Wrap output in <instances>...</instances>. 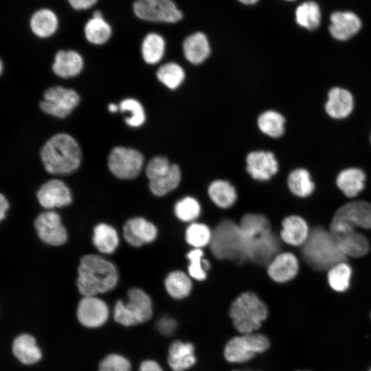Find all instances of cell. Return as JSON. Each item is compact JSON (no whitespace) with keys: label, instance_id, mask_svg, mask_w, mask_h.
Masks as SVG:
<instances>
[{"label":"cell","instance_id":"cell-1","mask_svg":"<svg viewBox=\"0 0 371 371\" xmlns=\"http://www.w3.org/2000/svg\"><path fill=\"white\" fill-rule=\"evenodd\" d=\"M118 280V271L112 262L96 254L81 257L76 285L83 296L109 292L116 286Z\"/></svg>","mask_w":371,"mask_h":371},{"label":"cell","instance_id":"cell-2","mask_svg":"<svg viewBox=\"0 0 371 371\" xmlns=\"http://www.w3.org/2000/svg\"><path fill=\"white\" fill-rule=\"evenodd\" d=\"M40 154L45 170L53 175H69L81 164L80 148L76 139L67 133L52 136L43 146Z\"/></svg>","mask_w":371,"mask_h":371},{"label":"cell","instance_id":"cell-3","mask_svg":"<svg viewBox=\"0 0 371 371\" xmlns=\"http://www.w3.org/2000/svg\"><path fill=\"white\" fill-rule=\"evenodd\" d=\"M302 256L311 267L319 271L329 269L346 259L330 231L321 227L310 232L302 245Z\"/></svg>","mask_w":371,"mask_h":371},{"label":"cell","instance_id":"cell-4","mask_svg":"<svg viewBox=\"0 0 371 371\" xmlns=\"http://www.w3.org/2000/svg\"><path fill=\"white\" fill-rule=\"evenodd\" d=\"M210 246L217 258H227L237 262L247 259L246 237L240 226L230 220L223 221L216 227Z\"/></svg>","mask_w":371,"mask_h":371},{"label":"cell","instance_id":"cell-5","mask_svg":"<svg viewBox=\"0 0 371 371\" xmlns=\"http://www.w3.org/2000/svg\"><path fill=\"white\" fill-rule=\"evenodd\" d=\"M229 315L238 332L250 333L258 330L267 319L268 308L256 294L245 292L232 303Z\"/></svg>","mask_w":371,"mask_h":371},{"label":"cell","instance_id":"cell-6","mask_svg":"<svg viewBox=\"0 0 371 371\" xmlns=\"http://www.w3.org/2000/svg\"><path fill=\"white\" fill-rule=\"evenodd\" d=\"M127 302L117 300L113 308L114 320L124 326H131L149 320L153 315V304L149 295L139 288L130 289Z\"/></svg>","mask_w":371,"mask_h":371},{"label":"cell","instance_id":"cell-7","mask_svg":"<svg viewBox=\"0 0 371 371\" xmlns=\"http://www.w3.org/2000/svg\"><path fill=\"white\" fill-rule=\"evenodd\" d=\"M132 10L137 19L146 22L177 23L183 19L175 0H133Z\"/></svg>","mask_w":371,"mask_h":371},{"label":"cell","instance_id":"cell-8","mask_svg":"<svg viewBox=\"0 0 371 371\" xmlns=\"http://www.w3.org/2000/svg\"><path fill=\"white\" fill-rule=\"evenodd\" d=\"M269 345L268 338L262 334L245 333L233 337L227 343L224 356L230 363H243L267 350Z\"/></svg>","mask_w":371,"mask_h":371},{"label":"cell","instance_id":"cell-9","mask_svg":"<svg viewBox=\"0 0 371 371\" xmlns=\"http://www.w3.org/2000/svg\"><path fill=\"white\" fill-rule=\"evenodd\" d=\"M107 164L109 170L117 178L132 179L139 175L144 157L135 149L117 146L110 153Z\"/></svg>","mask_w":371,"mask_h":371},{"label":"cell","instance_id":"cell-10","mask_svg":"<svg viewBox=\"0 0 371 371\" xmlns=\"http://www.w3.org/2000/svg\"><path fill=\"white\" fill-rule=\"evenodd\" d=\"M43 97L44 100L39 104L41 109L59 118L68 116L80 102V97L74 90L60 86L48 88Z\"/></svg>","mask_w":371,"mask_h":371},{"label":"cell","instance_id":"cell-11","mask_svg":"<svg viewBox=\"0 0 371 371\" xmlns=\"http://www.w3.org/2000/svg\"><path fill=\"white\" fill-rule=\"evenodd\" d=\"M39 239L45 244L60 246L67 240V232L60 215L53 210L40 213L34 221Z\"/></svg>","mask_w":371,"mask_h":371},{"label":"cell","instance_id":"cell-12","mask_svg":"<svg viewBox=\"0 0 371 371\" xmlns=\"http://www.w3.org/2000/svg\"><path fill=\"white\" fill-rule=\"evenodd\" d=\"M330 231L346 256L361 257L369 251L368 240L355 228L346 224L331 222Z\"/></svg>","mask_w":371,"mask_h":371},{"label":"cell","instance_id":"cell-13","mask_svg":"<svg viewBox=\"0 0 371 371\" xmlns=\"http://www.w3.org/2000/svg\"><path fill=\"white\" fill-rule=\"evenodd\" d=\"M76 315L79 322L87 328H98L108 319L106 303L97 295L83 296L78 304Z\"/></svg>","mask_w":371,"mask_h":371},{"label":"cell","instance_id":"cell-14","mask_svg":"<svg viewBox=\"0 0 371 371\" xmlns=\"http://www.w3.org/2000/svg\"><path fill=\"white\" fill-rule=\"evenodd\" d=\"M39 204L47 210L69 205L72 195L68 186L61 180L50 179L41 186L36 194Z\"/></svg>","mask_w":371,"mask_h":371},{"label":"cell","instance_id":"cell-15","mask_svg":"<svg viewBox=\"0 0 371 371\" xmlns=\"http://www.w3.org/2000/svg\"><path fill=\"white\" fill-rule=\"evenodd\" d=\"M331 222L346 224L351 227L371 229V203L357 201L340 207Z\"/></svg>","mask_w":371,"mask_h":371},{"label":"cell","instance_id":"cell-16","mask_svg":"<svg viewBox=\"0 0 371 371\" xmlns=\"http://www.w3.org/2000/svg\"><path fill=\"white\" fill-rule=\"evenodd\" d=\"M122 231L125 241L135 247L153 242L157 235L155 225L142 217L128 219L123 225Z\"/></svg>","mask_w":371,"mask_h":371},{"label":"cell","instance_id":"cell-17","mask_svg":"<svg viewBox=\"0 0 371 371\" xmlns=\"http://www.w3.org/2000/svg\"><path fill=\"white\" fill-rule=\"evenodd\" d=\"M329 32L339 41H346L355 35L361 27L360 18L351 11H337L330 16Z\"/></svg>","mask_w":371,"mask_h":371},{"label":"cell","instance_id":"cell-18","mask_svg":"<svg viewBox=\"0 0 371 371\" xmlns=\"http://www.w3.org/2000/svg\"><path fill=\"white\" fill-rule=\"evenodd\" d=\"M246 161L247 172L256 180H268L278 170V161L271 152H251L247 155Z\"/></svg>","mask_w":371,"mask_h":371},{"label":"cell","instance_id":"cell-19","mask_svg":"<svg viewBox=\"0 0 371 371\" xmlns=\"http://www.w3.org/2000/svg\"><path fill=\"white\" fill-rule=\"evenodd\" d=\"M299 269L296 256L289 252L277 254L269 263L267 272L271 279L285 282L295 277Z\"/></svg>","mask_w":371,"mask_h":371},{"label":"cell","instance_id":"cell-20","mask_svg":"<svg viewBox=\"0 0 371 371\" xmlns=\"http://www.w3.org/2000/svg\"><path fill=\"white\" fill-rule=\"evenodd\" d=\"M83 67L81 55L74 50H60L52 65L54 73L60 78H68L77 76Z\"/></svg>","mask_w":371,"mask_h":371},{"label":"cell","instance_id":"cell-21","mask_svg":"<svg viewBox=\"0 0 371 371\" xmlns=\"http://www.w3.org/2000/svg\"><path fill=\"white\" fill-rule=\"evenodd\" d=\"M58 17L56 12L47 8L36 10L30 16V27L36 36L45 38L52 36L58 27Z\"/></svg>","mask_w":371,"mask_h":371},{"label":"cell","instance_id":"cell-22","mask_svg":"<svg viewBox=\"0 0 371 371\" xmlns=\"http://www.w3.org/2000/svg\"><path fill=\"white\" fill-rule=\"evenodd\" d=\"M282 225L281 238L290 245H303L310 234L306 222L303 218L297 215L286 217Z\"/></svg>","mask_w":371,"mask_h":371},{"label":"cell","instance_id":"cell-23","mask_svg":"<svg viewBox=\"0 0 371 371\" xmlns=\"http://www.w3.org/2000/svg\"><path fill=\"white\" fill-rule=\"evenodd\" d=\"M12 350L14 357L25 365H32L38 362L42 352L35 338L31 335L23 333L14 339Z\"/></svg>","mask_w":371,"mask_h":371},{"label":"cell","instance_id":"cell-24","mask_svg":"<svg viewBox=\"0 0 371 371\" xmlns=\"http://www.w3.org/2000/svg\"><path fill=\"white\" fill-rule=\"evenodd\" d=\"M168 363L172 371H185L196 363L194 348L190 342L175 341L168 350Z\"/></svg>","mask_w":371,"mask_h":371},{"label":"cell","instance_id":"cell-25","mask_svg":"<svg viewBox=\"0 0 371 371\" xmlns=\"http://www.w3.org/2000/svg\"><path fill=\"white\" fill-rule=\"evenodd\" d=\"M353 105L352 95L348 90L335 87L328 93L325 109L330 117L341 119L352 112Z\"/></svg>","mask_w":371,"mask_h":371},{"label":"cell","instance_id":"cell-26","mask_svg":"<svg viewBox=\"0 0 371 371\" xmlns=\"http://www.w3.org/2000/svg\"><path fill=\"white\" fill-rule=\"evenodd\" d=\"M84 34L86 39L93 45H103L111 36L112 28L105 19L103 13L95 10L91 17L87 21L84 27Z\"/></svg>","mask_w":371,"mask_h":371},{"label":"cell","instance_id":"cell-27","mask_svg":"<svg viewBox=\"0 0 371 371\" xmlns=\"http://www.w3.org/2000/svg\"><path fill=\"white\" fill-rule=\"evenodd\" d=\"M183 52L186 58L191 63H201L210 54L207 36L201 32H196L189 35L183 41Z\"/></svg>","mask_w":371,"mask_h":371},{"label":"cell","instance_id":"cell-28","mask_svg":"<svg viewBox=\"0 0 371 371\" xmlns=\"http://www.w3.org/2000/svg\"><path fill=\"white\" fill-rule=\"evenodd\" d=\"M92 241L99 252L103 254H111L116 250L119 245V236L113 226L105 223H100L93 228Z\"/></svg>","mask_w":371,"mask_h":371},{"label":"cell","instance_id":"cell-29","mask_svg":"<svg viewBox=\"0 0 371 371\" xmlns=\"http://www.w3.org/2000/svg\"><path fill=\"white\" fill-rule=\"evenodd\" d=\"M366 175L360 169L350 168L342 170L337 176L338 188L347 197L356 196L364 188Z\"/></svg>","mask_w":371,"mask_h":371},{"label":"cell","instance_id":"cell-30","mask_svg":"<svg viewBox=\"0 0 371 371\" xmlns=\"http://www.w3.org/2000/svg\"><path fill=\"white\" fill-rule=\"evenodd\" d=\"M296 23L301 27L314 30L321 21V11L318 4L313 1H305L299 5L295 12Z\"/></svg>","mask_w":371,"mask_h":371},{"label":"cell","instance_id":"cell-31","mask_svg":"<svg viewBox=\"0 0 371 371\" xmlns=\"http://www.w3.org/2000/svg\"><path fill=\"white\" fill-rule=\"evenodd\" d=\"M166 42L164 37L150 32L145 36L142 43V54L144 60L148 64H156L164 55Z\"/></svg>","mask_w":371,"mask_h":371},{"label":"cell","instance_id":"cell-32","mask_svg":"<svg viewBox=\"0 0 371 371\" xmlns=\"http://www.w3.org/2000/svg\"><path fill=\"white\" fill-rule=\"evenodd\" d=\"M208 193L214 203L223 208L232 206L237 197L235 188L224 180L213 181L209 186Z\"/></svg>","mask_w":371,"mask_h":371},{"label":"cell","instance_id":"cell-33","mask_svg":"<svg viewBox=\"0 0 371 371\" xmlns=\"http://www.w3.org/2000/svg\"><path fill=\"white\" fill-rule=\"evenodd\" d=\"M287 183L291 192L302 198L310 196L315 189V184L310 173L304 168L292 171L288 177Z\"/></svg>","mask_w":371,"mask_h":371},{"label":"cell","instance_id":"cell-34","mask_svg":"<svg viewBox=\"0 0 371 371\" xmlns=\"http://www.w3.org/2000/svg\"><path fill=\"white\" fill-rule=\"evenodd\" d=\"M181 181V171L177 165L172 164L165 175L149 181V188L156 196H164L176 188Z\"/></svg>","mask_w":371,"mask_h":371},{"label":"cell","instance_id":"cell-35","mask_svg":"<svg viewBox=\"0 0 371 371\" xmlns=\"http://www.w3.org/2000/svg\"><path fill=\"white\" fill-rule=\"evenodd\" d=\"M165 287L168 293L175 299L187 297L192 289V282L188 276L182 271L170 273L165 280Z\"/></svg>","mask_w":371,"mask_h":371},{"label":"cell","instance_id":"cell-36","mask_svg":"<svg viewBox=\"0 0 371 371\" xmlns=\"http://www.w3.org/2000/svg\"><path fill=\"white\" fill-rule=\"evenodd\" d=\"M351 276L350 266L343 261L329 269L327 279L332 289L337 292H344L350 286Z\"/></svg>","mask_w":371,"mask_h":371},{"label":"cell","instance_id":"cell-37","mask_svg":"<svg viewBox=\"0 0 371 371\" xmlns=\"http://www.w3.org/2000/svg\"><path fill=\"white\" fill-rule=\"evenodd\" d=\"M284 122V117L273 111L262 113L258 119V124L260 131L272 137H278L283 134Z\"/></svg>","mask_w":371,"mask_h":371},{"label":"cell","instance_id":"cell-38","mask_svg":"<svg viewBox=\"0 0 371 371\" xmlns=\"http://www.w3.org/2000/svg\"><path fill=\"white\" fill-rule=\"evenodd\" d=\"M157 77L167 87L175 89L183 81L185 73L183 68L178 64L168 63L159 68Z\"/></svg>","mask_w":371,"mask_h":371},{"label":"cell","instance_id":"cell-39","mask_svg":"<svg viewBox=\"0 0 371 371\" xmlns=\"http://www.w3.org/2000/svg\"><path fill=\"white\" fill-rule=\"evenodd\" d=\"M212 237L210 229L202 223L191 224L186 232V241L195 249H200L210 243Z\"/></svg>","mask_w":371,"mask_h":371},{"label":"cell","instance_id":"cell-40","mask_svg":"<svg viewBox=\"0 0 371 371\" xmlns=\"http://www.w3.org/2000/svg\"><path fill=\"white\" fill-rule=\"evenodd\" d=\"M119 107L122 112H130L131 115L125 119L128 126L138 127L145 122L144 108L138 100L133 98L124 99L120 103Z\"/></svg>","mask_w":371,"mask_h":371},{"label":"cell","instance_id":"cell-41","mask_svg":"<svg viewBox=\"0 0 371 371\" xmlns=\"http://www.w3.org/2000/svg\"><path fill=\"white\" fill-rule=\"evenodd\" d=\"M203 255L201 249H194L187 254V257L190 260L188 273L192 278L197 280L205 279V271L210 267L209 262L202 258Z\"/></svg>","mask_w":371,"mask_h":371},{"label":"cell","instance_id":"cell-42","mask_svg":"<svg viewBox=\"0 0 371 371\" xmlns=\"http://www.w3.org/2000/svg\"><path fill=\"white\" fill-rule=\"evenodd\" d=\"M175 212L178 218L183 221H191L196 218L200 213V205L192 197H185L175 206Z\"/></svg>","mask_w":371,"mask_h":371},{"label":"cell","instance_id":"cell-43","mask_svg":"<svg viewBox=\"0 0 371 371\" xmlns=\"http://www.w3.org/2000/svg\"><path fill=\"white\" fill-rule=\"evenodd\" d=\"M98 371H131V364L122 355L109 354L100 362Z\"/></svg>","mask_w":371,"mask_h":371},{"label":"cell","instance_id":"cell-44","mask_svg":"<svg viewBox=\"0 0 371 371\" xmlns=\"http://www.w3.org/2000/svg\"><path fill=\"white\" fill-rule=\"evenodd\" d=\"M171 165L164 157H156L153 158L146 167V175L149 179L153 180L167 173Z\"/></svg>","mask_w":371,"mask_h":371},{"label":"cell","instance_id":"cell-45","mask_svg":"<svg viewBox=\"0 0 371 371\" xmlns=\"http://www.w3.org/2000/svg\"><path fill=\"white\" fill-rule=\"evenodd\" d=\"M156 328L161 335L169 336L175 331L177 322L171 317H163L157 321Z\"/></svg>","mask_w":371,"mask_h":371},{"label":"cell","instance_id":"cell-46","mask_svg":"<svg viewBox=\"0 0 371 371\" xmlns=\"http://www.w3.org/2000/svg\"><path fill=\"white\" fill-rule=\"evenodd\" d=\"M71 8L76 11L86 10L92 8L98 0H67Z\"/></svg>","mask_w":371,"mask_h":371},{"label":"cell","instance_id":"cell-47","mask_svg":"<svg viewBox=\"0 0 371 371\" xmlns=\"http://www.w3.org/2000/svg\"><path fill=\"white\" fill-rule=\"evenodd\" d=\"M138 371H163V370L155 361L146 360L142 362Z\"/></svg>","mask_w":371,"mask_h":371},{"label":"cell","instance_id":"cell-48","mask_svg":"<svg viewBox=\"0 0 371 371\" xmlns=\"http://www.w3.org/2000/svg\"><path fill=\"white\" fill-rule=\"evenodd\" d=\"M10 207V204L7 198L3 194H0V221L5 218L6 213Z\"/></svg>","mask_w":371,"mask_h":371},{"label":"cell","instance_id":"cell-49","mask_svg":"<svg viewBox=\"0 0 371 371\" xmlns=\"http://www.w3.org/2000/svg\"><path fill=\"white\" fill-rule=\"evenodd\" d=\"M238 3L246 5V6H251L257 4L260 0H236Z\"/></svg>","mask_w":371,"mask_h":371},{"label":"cell","instance_id":"cell-50","mask_svg":"<svg viewBox=\"0 0 371 371\" xmlns=\"http://www.w3.org/2000/svg\"><path fill=\"white\" fill-rule=\"evenodd\" d=\"M108 109L110 112L111 113H115L116 111H118V109H120V107L119 106H117V104H113V103H111L109 104L108 106Z\"/></svg>","mask_w":371,"mask_h":371},{"label":"cell","instance_id":"cell-51","mask_svg":"<svg viewBox=\"0 0 371 371\" xmlns=\"http://www.w3.org/2000/svg\"><path fill=\"white\" fill-rule=\"evenodd\" d=\"M0 65H1V69H0V70H1V73H2V71H3V63H2V61H1Z\"/></svg>","mask_w":371,"mask_h":371},{"label":"cell","instance_id":"cell-52","mask_svg":"<svg viewBox=\"0 0 371 371\" xmlns=\"http://www.w3.org/2000/svg\"><path fill=\"white\" fill-rule=\"evenodd\" d=\"M284 1H295V0H284Z\"/></svg>","mask_w":371,"mask_h":371},{"label":"cell","instance_id":"cell-53","mask_svg":"<svg viewBox=\"0 0 371 371\" xmlns=\"http://www.w3.org/2000/svg\"><path fill=\"white\" fill-rule=\"evenodd\" d=\"M368 371H371V368Z\"/></svg>","mask_w":371,"mask_h":371},{"label":"cell","instance_id":"cell-54","mask_svg":"<svg viewBox=\"0 0 371 371\" xmlns=\"http://www.w3.org/2000/svg\"><path fill=\"white\" fill-rule=\"evenodd\" d=\"M233 371H238V370H233Z\"/></svg>","mask_w":371,"mask_h":371},{"label":"cell","instance_id":"cell-55","mask_svg":"<svg viewBox=\"0 0 371 371\" xmlns=\"http://www.w3.org/2000/svg\"><path fill=\"white\" fill-rule=\"evenodd\" d=\"M370 318H371V314H370Z\"/></svg>","mask_w":371,"mask_h":371}]
</instances>
